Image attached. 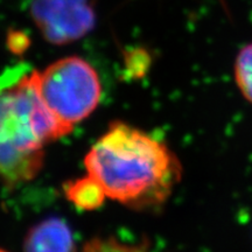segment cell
Returning a JSON list of instances; mask_svg holds the SVG:
<instances>
[{
	"instance_id": "cell-1",
	"label": "cell",
	"mask_w": 252,
	"mask_h": 252,
	"mask_svg": "<svg viewBox=\"0 0 252 252\" xmlns=\"http://www.w3.org/2000/svg\"><path fill=\"white\" fill-rule=\"evenodd\" d=\"M84 166L106 197L135 212L165 206L182 178L180 160L162 140L123 122L94 141Z\"/></svg>"
},
{
	"instance_id": "cell-2",
	"label": "cell",
	"mask_w": 252,
	"mask_h": 252,
	"mask_svg": "<svg viewBox=\"0 0 252 252\" xmlns=\"http://www.w3.org/2000/svg\"><path fill=\"white\" fill-rule=\"evenodd\" d=\"M71 131L41 98L35 70L17 68L0 76V180L5 186L35 179L45 147Z\"/></svg>"
},
{
	"instance_id": "cell-3",
	"label": "cell",
	"mask_w": 252,
	"mask_h": 252,
	"mask_svg": "<svg viewBox=\"0 0 252 252\" xmlns=\"http://www.w3.org/2000/svg\"><path fill=\"white\" fill-rule=\"evenodd\" d=\"M35 82L48 109L72 130L96 110L102 97L98 74L80 56L60 59L42 71L35 70Z\"/></svg>"
},
{
	"instance_id": "cell-4",
	"label": "cell",
	"mask_w": 252,
	"mask_h": 252,
	"mask_svg": "<svg viewBox=\"0 0 252 252\" xmlns=\"http://www.w3.org/2000/svg\"><path fill=\"white\" fill-rule=\"evenodd\" d=\"M28 13L43 39L56 46L81 40L97 21L93 0H31Z\"/></svg>"
},
{
	"instance_id": "cell-5",
	"label": "cell",
	"mask_w": 252,
	"mask_h": 252,
	"mask_svg": "<svg viewBox=\"0 0 252 252\" xmlns=\"http://www.w3.org/2000/svg\"><path fill=\"white\" fill-rule=\"evenodd\" d=\"M25 252H76L74 236L65 220L49 217L32 226L24 241Z\"/></svg>"
},
{
	"instance_id": "cell-6",
	"label": "cell",
	"mask_w": 252,
	"mask_h": 252,
	"mask_svg": "<svg viewBox=\"0 0 252 252\" xmlns=\"http://www.w3.org/2000/svg\"><path fill=\"white\" fill-rule=\"evenodd\" d=\"M63 189H64L65 197L75 207L82 210L98 209L108 198L102 186L89 174L68 181Z\"/></svg>"
},
{
	"instance_id": "cell-7",
	"label": "cell",
	"mask_w": 252,
	"mask_h": 252,
	"mask_svg": "<svg viewBox=\"0 0 252 252\" xmlns=\"http://www.w3.org/2000/svg\"><path fill=\"white\" fill-rule=\"evenodd\" d=\"M234 76L242 96L252 104V42L244 46L236 56Z\"/></svg>"
},
{
	"instance_id": "cell-8",
	"label": "cell",
	"mask_w": 252,
	"mask_h": 252,
	"mask_svg": "<svg viewBox=\"0 0 252 252\" xmlns=\"http://www.w3.org/2000/svg\"><path fill=\"white\" fill-rule=\"evenodd\" d=\"M81 252H149L147 243L126 244L116 237H96L84 244Z\"/></svg>"
},
{
	"instance_id": "cell-9",
	"label": "cell",
	"mask_w": 252,
	"mask_h": 252,
	"mask_svg": "<svg viewBox=\"0 0 252 252\" xmlns=\"http://www.w3.org/2000/svg\"><path fill=\"white\" fill-rule=\"evenodd\" d=\"M31 40L30 36L23 31L19 30H9L6 36V46L8 50L13 54L20 55L26 52L30 47Z\"/></svg>"
},
{
	"instance_id": "cell-10",
	"label": "cell",
	"mask_w": 252,
	"mask_h": 252,
	"mask_svg": "<svg viewBox=\"0 0 252 252\" xmlns=\"http://www.w3.org/2000/svg\"><path fill=\"white\" fill-rule=\"evenodd\" d=\"M0 252H7V251H5V250H2V249H0Z\"/></svg>"
}]
</instances>
